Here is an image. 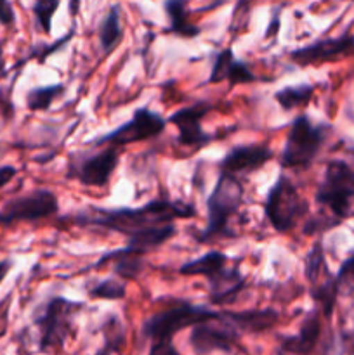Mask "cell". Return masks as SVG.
Returning <instances> with one entry per match:
<instances>
[{
  "mask_svg": "<svg viewBox=\"0 0 354 355\" xmlns=\"http://www.w3.org/2000/svg\"><path fill=\"white\" fill-rule=\"evenodd\" d=\"M82 305L80 302H71L65 297H54L45 304L40 314L35 318V324L40 328L42 352L65 345L71 333L73 314L80 311Z\"/></svg>",
  "mask_w": 354,
  "mask_h": 355,
  "instance_id": "52a82bcc",
  "label": "cell"
},
{
  "mask_svg": "<svg viewBox=\"0 0 354 355\" xmlns=\"http://www.w3.org/2000/svg\"><path fill=\"white\" fill-rule=\"evenodd\" d=\"M196 217V208L184 201L153 200L139 208L87 207L75 217V224L101 227L132 238L144 229L174 224L176 218Z\"/></svg>",
  "mask_w": 354,
  "mask_h": 355,
  "instance_id": "6da1fadb",
  "label": "cell"
},
{
  "mask_svg": "<svg viewBox=\"0 0 354 355\" xmlns=\"http://www.w3.org/2000/svg\"><path fill=\"white\" fill-rule=\"evenodd\" d=\"M246 279L239 272L238 266L233 269H222L215 276L208 277V288H210V302L214 305L231 304L236 300L242 290L245 288Z\"/></svg>",
  "mask_w": 354,
  "mask_h": 355,
  "instance_id": "9a60e30c",
  "label": "cell"
},
{
  "mask_svg": "<svg viewBox=\"0 0 354 355\" xmlns=\"http://www.w3.org/2000/svg\"><path fill=\"white\" fill-rule=\"evenodd\" d=\"M339 284H337L335 276H330L328 279L321 281L316 286H311V298L319 305V311L326 319L332 318L333 309H335L337 298H339Z\"/></svg>",
  "mask_w": 354,
  "mask_h": 355,
  "instance_id": "d4e9b609",
  "label": "cell"
},
{
  "mask_svg": "<svg viewBox=\"0 0 354 355\" xmlns=\"http://www.w3.org/2000/svg\"><path fill=\"white\" fill-rule=\"evenodd\" d=\"M319 335H321V311L314 309V311L305 315L297 335L288 336L281 347H283V350L292 354H311L314 350L316 343H318Z\"/></svg>",
  "mask_w": 354,
  "mask_h": 355,
  "instance_id": "e0dca14e",
  "label": "cell"
},
{
  "mask_svg": "<svg viewBox=\"0 0 354 355\" xmlns=\"http://www.w3.org/2000/svg\"><path fill=\"white\" fill-rule=\"evenodd\" d=\"M210 110V104L194 103L191 106L176 111L169 118L170 123L176 125L177 130H179V135H177L179 144L187 146V148H203L208 142L214 141V137L201 128V120L207 116Z\"/></svg>",
  "mask_w": 354,
  "mask_h": 355,
  "instance_id": "4fadbf2b",
  "label": "cell"
},
{
  "mask_svg": "<svg viewBox=\"0 0 354 355\" xmlns=\"http://www.w3.org/2000/svg\"><path fill=\"white\" fill-rule=\"evenodd\" d=\"M163 7L169 16V28H167L169 33H176L183 38H194L201 33V28L189 21L184 0H169Z\"/></svg>",
  "mask_w": 354,
  "mask_h": 355,
  "instance_id": "ffe728a7",
  "label": "cell"
},
{
  "mask_svg": "<svg viewBox=\"0 0 354 355\" xmlns=\"http://www.w3.org/2000/svg\"><path fill=\"white\" fill-rule=\"evenodd\" d=\"M314 200L330 210L337 222L354 215V168L344 159H332L316 189Z\"/></svg>",
  "mask_w": 354,
  "mask_h": 355,
  "instance_id": "3957f363",
  "label": "cell"
},
{
  "mask_svg": "<svg viewBox=\"0 0 354 355\" xmlns=\"http://www.w3.org/2000/svg\"><path fill=\"white\" fill-rule=\"evenodd\" d=\"M238 338L239 333L221 315L217 321L194 326L189 335V343L196 354L208 355L212 352H231Z\"/></svg>",
  "mask_w": 354,
  "mask_h": 355,
  "instance_id": "7c38bea8",
  "label": "cell"
},
{
  "mask_svg": "<svg viewBox=\"0 0 354 355\" xmlns=\"http://www.w3.org/2000/svg\"><path fill=\"white\" fill-rule=\"evenodd\" d=\"M264 214L271 227L280 234L292 231L297 222L307 214V205L301 198L295 184L285 173H280L276 182L267 191Z\"/></svg>",
  "mask_w": 354,
  "mask_h": 355,
  "instance_id": "8992f818",
  "label": "cell"
},
{
  "mask_svg": "<svg viewBox=\"0 0 354 355\" xmlns=\"http://www.w3.org/2000/svg\"><path fill=\"white\" fill-rule=\"evenodd\" d=\"M250 21V6L245 2H238L235 7V14H233L231 24H229V31L233 35H239L245 30H248Z\"/></svg>",
  "mask_w": 354,
  "mask_h": 355,
  "instance_id": "1f68e13d",
  "label": "cell"
},
{
  "mask_svg": "<svg viewBox=\"0 0 354 355\" xmlns=\"http://www.w3.org/2000/svg\"><path fill=\"white\" fill-rule=\"evenodd\" d=\"M121 343H124V326L117 315H111L104 324V347H106V350L103 354L113 352Z\"/></svg>",
  "mask_w": 354,
  "mask_h": 355,
  "instance_id": "4dcf8cb0",
  "label": "cell"
},
{
  "mask_svg": "<svg viewBox=\"0 0 354 355\" xmlns=\"http://www.w3.org/2000/svg\"><path fill=\"white\" fill-rule=\"evenodd\" d=\"M120 162V153L115 146L101 149L97 153H80L73 155L68 165V179H76L83 186L104 187Z\"/></svg>",
  "mask_w": 354,
  "mask_h": 355,
  "instance_id": "30bf717a",
  "label": "cell"
},
{
  "mask_svg": "<svg viewBox=\"0 0 354 355\" xmlns=\"http://www.w3.org/2000/svg\"><path fill=\"white\" fill-rule=\"evenodd\" d=\"M243 201V184L231 173H219L214 189L207 198V227L198 241L205 243L222 236H235L228 227L229 218L238 211Z\"/></svg>",
  "mask_w": 354,
  "mask_h": 355,
  "instance_id": "7a4b0ae2",
  "label": "cell"
},
{
  "mask_svg": "<svg viewBox=\"0 0 354 355\" xmlns=\"http://www.w3.org/2000/svg\"><path fill=\"white\" fill-rule=\"evenodd\" d=\"M222 319L242 335V333H260L273 328L280 319V314L274 309H255V311L222 312Z\"/></svg>",
  "mask_w": 354,
  "mask_h": 355,
  "instance_id": "2e32d148",
  "label": "cell"
},
{
  "mask_svg": "<svg viewBox=\"0 0 354 355\" xmlns=\"http://www.w3.org/2000/svg\"><path fill=\"white\" fill-rule=\"evenodd\" d=\"M10 269H12V262L10 260H0V284L3 283V279H6Z\"/></svg>",
  "mask_w": 354,
  "mask_h": 355,
  "instance_id": "f35d334b",
  "label": "cell"
},
{
  "mask_svg": "<svg viewBox=\"0 0 354 355\" xmlns=\"http://www.w3.org/2000/svg\"><path fill=\"white\" fill-rule=\"evenodd\" d=\"M125 295H127L125 284L121 281L113 279V277L101 281L89 291V297L97 298V300H121V298H125Z\"/></svg>",
  "mask_w": 354,
  "mask_h": 355,
  "instance_id": "4316f807",
  "label": "cell"
},
{
  "mask_svg": "<svg viewBox=\"0 0 354 355\" xmlns=\"http://www.w3.org/2000/svg\"><path fill=\"white\" fill-rule=\"evenodd\" d=\"M177 227L176 224H167V225H158V227L144 229V231L137 232L132 238H128L127 246H124V250L127 253H134V255L144 257L148 252L160 248L162 245H165L167 241L176 236Z\"/></svg>",
  "mask_w": 354,
  "mask_h": 355,
  "instance_id": "ac0fdd59",
  "label": "cell"
},
{
  "mask_svg": "<svg viewBox=\"0 0 354 355\" xmlns=\"http://www.w3.org/2000/svg\"><path fill=\"white\" fill-rule=\"evenodd\" d=\"M106 263H113V272L117 274L118 277L127 281L137 279L146 267L144 257L127 253L124 248L113 250V252L101 257L96 262V266H94V269H101V267L106 266Z\"/></svg>",
  "mask_w": 354,
  "mask_h": 355,
  "instance_id": "d6986e66",
  "label": "cell"
},
{
  "mask_svg": "<svg viewBox=\"0 0 354 355\" xmlns=\"http://www.w3.org/2000/svg\"><path fill=\"white\" fill-rule=\"evenodd\" d=\"M255 80V75L252 73V69L245 64L243 61H238L235 59L233 62L231 69H229V75H228V82L231 87L239 85V83H250Z\"/></svg>",
  "mask_w": 354,
  "mask_h": 355,
  "instance_id": "d6a6232c",
  "label": "cell"
},
{
  "mask_svg": "<svg viewBox=\"0 0 354 355\" xmlns=\"http://www.w3.org/2000/svg\"><path fill=\"white\" fill-rule=\"evenodd\" d=\"M0 24L7 28H12L16 24V12L10 2L0 0Z\"/></svg>",
  "mask_w": 354,
  "mask_h": 355,
  "instance_id": "e575fe53",
  "label": "cell"
},
{
  "mask_svg": "<svg viewBox=\"0 0 354 355\" xmlns=\"http://www.w3.org/2000/svg\"><path fill=\"white\" fill-rule=\"evenodd\" d=\"M312 94H314V87L309 83H301V85L285 87V89L278 90L274 94V99L285 111H292L307 106L309 101L312 99Z\"/></svg>",
  "mask_w": 354,
  "mask_h": 355,
  "instance_id": "cb8c5ba5",
  "label": "cell"
},
{
  "mask_svg": "<svg viewBox=\"0 0 354 355\" xmlns=\"http://www.w3.org/2000/svg\"><path fill=\"white\" fill-rule=\"evenodd\" d=\"M97 35H99L101 47L106 54H110L115 47L120 42L121 35H124V30H121L120 24V6H111L110 10L106 12L104 19L101 21L99 30H97Z\"/></svg>",
  "mask_w": 354,
  "mask_h": 355,
  "instance_id": "7402d4cb",
  "label": "cell"
},
{
  "mask_svg": "<svg viewBox=\"0 0 354 355\" xmlns=\"http://www.w3.org/2000/svg\"><path fill=\"white\" fill-rule=\"evenodd\" d=\"M354 54V35L344 33L340 37L319 38L312 44L298 47L290 52V59L298 66L321 64L339 61Z\"/></svg>",
  "mask_w": 354,
  "mask_h": 355,
  "instance_id": "8fae6325",
  "label": "cell"
},
{
  "mask_svg": "<svg viewBox=\"0 0 354 355\" xmlns=\"http://www.w3.org/2000/svg\"><path fill=\"white\" fill-rule=\"evenodd\" d=\"M226 263H228V255L217 252V250H212V252L205 253L198 259L183 263L179 267V274L180 276H205L208 279V277L221 272Z\"/></svg>",
  "mask_w": 354,
  "mask_h": 355,
  "instance_id": "44dd1931",
  "label": "cell"
},
{
  "mask_svg": "<svg viewBox=\"0 0 354 355\" xmlns=\"http://www.w3.org/2000/svg\"><path fill=\"white\" fill-rule=\"evenodd\" d=\"M66 90L65 83L35 87L26 94V106L30 111H47L51 104Z\"/></svg>",
  "mask_w": 354,
  "mask_h": 355,
  "instance_id": "484cf974",
  "label": "cell"
},
{
  "mask_svg": "<svg viewBox=\"0 0 354 355\" xmlns=\"http://www.w3.org/2000/svg\"><path fill=\"white\" fill-rule=\"evenodd\" d=\"M330 127L325 123H312L307 114H298L292 121L290 132L281 153V165L285 168H305L316 159L326 141Z\"/></svg>",
  "mask_w": 354,
  "mask_h": 355,
  "instance_id": "277c9868",
  "label": "cell"
},
{
  "mask_svg": "<svg viewBox=\"0 0 354 355\" xmlns=\"http://www.w3.org/2000/svg\"><path fill=\"white\" fill-rule=\"evenodd\" d=\"M273 158V151L267 146H238L226 153L221 162V172L224 173H250L262 168Z\"/></svg>",
  "mask_w": 354,
  "mask_h": 355,
  "instance_id": "5bb4252c",
  "label": "cell"
},
{
  "mask_svg": "<svg viewBox=\"0 0 354 355\" xmlns=\"http://www.w3.org/2000/svg\"><path fill=\"white\" fill-rule=\"evenodd\" d=\"M222 312H215L203 305H194L189 302H180L179 305L167 309L151 315L142 324V333L146 338L156 340H172L177 331L184 328H194L203 322L217 321L221 319Z\"/></svg>",
  "mask_w": 354,
  "mask_h": 355,
  "instance_id": "5b68a950",
  "label": "cell"
},
{
  "mask_svg": "<svg viewBox=\"0 0 354 355\" xmlns=\"http://www.w3.org/2000/svg\"><path fill=\"white\" fill-rule=\"evenodd\" d=\"M59 9L58 0H38L33 3V14L37 24L42 28L45 35L51 33L52 26V17H54L56 10Z\"/></svg>",
  "mask_w": 354,
  "mask_h": 355,
  "instance_id": "f1b7e54d",
  "label": "cell"
},
{
  "mask_svg": "<svg viewBox=\"0 0 354 355\" xmlns=\"http://www.w3.org/2000/svg\"><path fill=\"white\" fill-rule=\"evenodd\" d=\"M59 211V200L49 189H35L21 196L10 198L0 208V225L17 222H35L49 218Z\"/></svg>",
  "mask_w": 354,
  "mask_h": 355,
  "instance_id": "ba28073f",
  "label": "cell"
},
{
  "mask_svg": "<svg viewBox=\"0 0 354 355\" xmlns=\"http://www.w3.org/2000/svg\"><path fill=\"white\" fill-rule=\"evenodd\" d=\"M235 54L231 49H224L215 55L214 66H212L210 76H208V83H221L228 80L229 69H231L233 62H235Z\"/></svg>",
  "mask_w": 354,
  "mask_h": 355,
  "instance_id": "f546056e",
  "label": "cell"
},
{
  "mask_svg": "<svg viewBox=\"0 0 354 355\" xmlns=\"http://www.w3.org/2000/svg\"><path fill=\"white\" fill-rule=\"evenodd\" d=\"M149 355H179V352L174 347L172 340H156L149 349Z\"/></svg>",
  "mask_w": 354,
  "mask_h": 355,
  "instance_id": "d590c367",
  "label": "cell"
},
{
  "mask_svg": "<svg viewBox=\"0 0 354 355\" xmlns=\"http://www.w3.org/2000/svg\"><path fill=\"white\" fill-rule=\"evenodd\" d=\"M335 281H337V284H339V290L342 288V284L354 283V253L344 260L342 266H340V269H339V272L335 274Z\"/></svg>",
  "mask_w": 354,
  "mask_h": 355,
  "instance_id": "836d02e7",
  "label": "cell"
},
{
  "mask_svg": "<svg viewBox=\"0 0 354 355\" xmlns=\"http://www.w3.org/2000/svg\"><path fill=\"white\" fill-rule=\"evenodd\" d=\"M73 35H75V28H71V30H69L68 33L62 35L61 38H58V40L52 42V44H38V45H35V47L30 51V54H28L26 58H23V61L19 62V66L23 64V62L30 61V59H37L38 62H45V61H47L49 55H52V54H54V52L61 51V49L65 47V45H68V42L71 40Z\"/></svg>",
  "mask_w": 354,
  "mask_h": 355,
  "instance_id": "83f0119b",
  "label": "cell"
},
{
  "mask_svg": "<svg viewBox=\"0 0 354 355\" xmlns=\"http://www.w3.org/2000/svg\"><path fill=\"white\" fill-rule=\"evenodd\" d=\"M278 28H280V10H276L273 16V21L269 23V28L266 31V37H271V35H276L278 33Z\"/></svg>",
  "mask_w": 354,
  "mask_h": 355,
  "instance_id": "74e56055",
  "label": "cell"
},
{
  "mask_svg": "<svg viewBox=\"0 0 354 355\" xmlns=\"http://www.w3.org/2000/svg\"><path fill=\"white\" fill-rule=\"evenodd\" d=\"M304 276L307 277L311 286H316V284L321 283V279L325 281L332 276V274L328 272V267H326L325 250H323L321 241H316L314 245H312V248L309 250L304 263Z\"/></svg>",
  "mask_w": 354,
  "mask_h": 355,
  "instance_id": "603a6c76",
  "label": "cell"
},
{
  "mask_svg": "<svg viewBox=\"0 0 354 355\" xmlns=\"http://www.w3.org/2000/svg\"><path fill=\"white\" fill-rule=\"evenodd\" d=\"M16 175H17L16 166H12V165L0 166V189H2V187H6L7 184H9Z\"/></svg>",
  "mask_w": 354,
  "mask_h": 355,
  "instance_id": "8d00e7d4",
  "label": "cell"
},
{
  "mask_svg": "<svg viewBox=\"0 0 354 355\" xmlns=\"http://www.w3.org/2000/svg\"><path fill=\"white\" fill-rule=\"evenodd\" d=\"M167 127V120L162 114L155 113L153 110H149L148 106L139 107L134 111L132 118L128 121H125L124 125H120L118 128L111 130L110 134L101 135V137L90 141V146H115V148H120V146L134 144V142L148 141V139L156 137V135L162 134Z\"/></svg>",
  "mask_w": 354,
  "mask_h": 355,
  "instance_id": "9c48e42d",
  "label": "cell"
}]
</instances>
